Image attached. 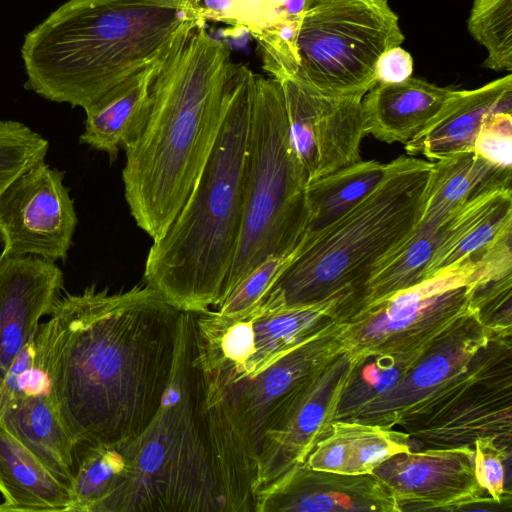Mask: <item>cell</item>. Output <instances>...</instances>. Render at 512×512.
Segmentation results:
<instances>
[{"label": "cell", "mask_w": 512, "mask_h": 512, "mask_svg": "<svg viewBox=\"0 0 512 512\" xmlns=\"http://www.w3.org/2000/svg\"><path fill=\"white\" fill-rule=\"evenodd\" d=\"M393 493L400 512L494 510L478 483L474 448H425L398 453L373 472Z\"/></svg>", "instance_id": "obj_14"}, {"label": "cell", "mask_w": 512, "mask_h": 512, "mask_svg": "<svg viewBox=\"0 0 512 512\" xmlns=\"http://www.w3.org/2000/svg\"><path fill=\"white\" fill-rule=\"evenodd\" d=\"M404 35L388 0H313L296 40L293 77L329 97L363 98L375 66Z\"/></svg>", "instance_id": "obj_8"}, {"label": "cell", "mask_w": 512, "mask_h": 512, "mask_svg": "<svg viewBox=\"0 0 512 512\" xmlns=\"http://www.w3.org/2000/svg\"><path fill=\"white\" fill-rule=\"evenodd\" d=\"M356 357L343 350L275 402L259 441L257 493L306 458L331 430Z\"/></svg>", "instance_id": "obj_10"}, {"label": "cell", "mask_w": 512, "mask_h": 512, "mask_svg": "<svg viewBox=\"0 0 512 512\" xmlns=\"http://www.w3.org/2000/svg\"><path fill=\"white\" fill-rule=\"evenodd\" d=\"M387 169L388 163L360 160L309 182L306 233L325 227L357 205L379 185Z\"/></svg>", "instance_id": "obj_30"}, {"label": "cell", "mask_w": 512, "mask_h": 512, "mask_svg": "<svg viewBox=\"0 0 512 512\" xmlns=\"http://www.w3.org/2000/svg\"><path fill=\"white\" fill-rule=\"evenodd\" d=\"M313 0H193L199 20L244 29L255 39L262 68L278 80L297 69L296 40Z\"/></svg>", "instance_id": "obj_19"}, {"label": "cell", "mask_w": 512, "mask_h": 512, "mask_svg": "<svg viewBox=\"0 0 512 512\" xmlns=\"http://www.w3.org/2000/svg\"><path fill=\"white\" fill-rule=\"evenodd\" d=\"M491 332L476 313L469 316L434 341L393 390L367 405L351 421L393 428L463 370Z\"/></svg>", "instance_id": "obj_18"}, {"label": "cell", "mask_w": 512, "mask_h": 512, "mask_svg": "<svg viewBox=\"0 0 512 512\" xmlns=\"http://www.w3.org/2000/svg\"><path fill=\"white\" fill-rule=\"evenodd\" d=\"M201 379L211 466L224 512L254 511L259 452L255 433L229 391Z\"/></svg>", "instance_id": "obj_16"}, {"label": "cell", "mask_w": 512, "mask_h": 512, "mask_svg": "<svg viewBox=\"0 0 512 512\" xmlns=\"http://www.w3.org/2000/svg\"><path fill=\"white\" fill-rule=\"evenodd\" d=\"M512 227V189L486 192L463 206L441 228L424 279L475 258Z\"/></svg>", "instance_id": "obj_26"}, {"label": "cell", "mask_w": 512, "mask_h": 512, "mask_svg": "<svg viewBox=\"0 0 512 512\" xmlns=\"http://www.w3.org/2000/svg\"><path fill=\"white\" fill-rule=\"evenodd\" d=\"M183 311L148 285L66 293L35 338L36 364L75 451L137 438L168 385Z\"/></svg>", "instance_id": "obj_1"}, {"label": "cell", "mask_w": 512, "mask_h": 512, "mask_svg": "<svg viewBox=\"0 0 512 512\" xmlns=\"http://www.w3.org/2000/svg\"><path fill=\"white\" fill-rule=\"evenodd\" d=\"M64 275L51 260L0 254V417L30 383L40 320L61 296Z\"/></svg>", "instance_id": "obj_11"}, {"label": "cell", "mask_w": 512, "mask_h": 512, "mask_svg": "<svg viewBox=\"0 0 512 512\" xmlns=\"http://www.w3.org/2000/svg\"><path fill=\"white\" fill-rule=\"evenodd\" d=\"M295 254L296 248L268 256L238 283L216 311L222 315H236L253 308L272 288Z\"/></svg>", "instance_id": "obj_36"}, {"label": "cell", "mask_w": 512, "mask_h": 512, "mask_svg": "<svg viewBox=\"0 0 512 512\" xmlns=\"http://www.w3.org/2000/svg\"><path fill=\"white\" fill-rule=\"evenodd\" d=\"M477 267L469 258L357 312L344 322L345 350L364 356L427 348L476 313Z\"/></svg>", "instance_id": "obj_9"}, {"label": "cell", "mask_w": 512, "mask_h": 512, "mask_svg": "<svg viewBox=\"0 0 512 512\" xmlns=\"http://www.w3.org/2000/svg\"><path fill=\"white\" fill-rule=\"evenodd\" d=\"M348 458V423L335 420L330 432L315 445L304 463L316 470L347 474Z\"/></svg>", "instance_id": "obj_39"}, {"label": "cell", "mask_w": 512, "mask_h": 512, "mask_svg": "<svg viewBox=\"0 0 512 512\" xmlns=\"http://www.w3.org/2000/svg\"><path fill=\"white\" fill-rule=\"evenodd\" d=\"M167 56L133 73L85 108V128L79 137L80 143L105 152L111 161L121 149L133 144L148 121L152 85Z\"/></svg>", "instance_id": "obj_23"}, {"label": "cell", "mask_w": 512, "mask_h": 512, "mask_svg": "<svg viewBox=\"0 0 512 512\" xmlns=\"http://www.w3.org/2000/svg\"><path fill=\"white\" fill-rule=\"evenodd\" d=\"M131 441L75 451L68 512H103L128 471Z\"/></svg>", "instance_id": "obj_31"}, {"label": "cell", "mask_w": 512, "mask_h": 512, "mask_svg": "<svg viewBox=\"0 0 512 512\" xmlns=\"http://www.w3.org/2000/svg\"><path fill=\"white\" fill-rule=\"evenodd\" d=\"M471 36L486 48L482 66L512 70V0H473L467 20Z\"/></svg>", "instance_id": "obj_33"}, {"label": "cell", "mask_w": 512, "mask_h": 512, "mask_svg": "<svg viewBox=\"0 0 512 512\" xmlns=\"http://www.w3.org/2000/svg\"><path fill=\"white\" fill-rule=\"evenodd\" d=\"M198 25L192 0H68L25 36L26 87L85 109Z\"/></svg>", "instance_id": "obj_3"}, {"label": "cell", "mask_w": 512, "mask_h": 512, "mask_svg": "<svg viewBox=\"0 0 512 512\" xmlns=\"http://www.w3.org/2000/svg\"><path fill=\"white\" fill-rule=\"evenodd\" d=\"M65 172L40 161L0 194L2 253L65 260L78 223Z\"/></svg>", "instance_id": "obj_12"}, {"label": "cell", "mask_w": 512, "mask_h": 512, "mask_svg": "<svg viewBox=\"0 0 512 512\" xmlns=\"http://www.w3.org/2000/svg\"><path fill=\"white\" fill-rule=\"evenodd\" d=\"M512 340L507 341L451 407L411 437L424 448L473 446L493 437L505 448L512 440Z\"/></svg>", "instance_id": "obj_15"}, {"label": "cell", "mask_w": 512, "mask_h": 512, "mask_svg": "<svg viewBox=\"0 0 512 512\" xmlns=\"http://www.w3.org/2000/svg\"><path fill=\"white\" fill-rule=\"evenodd\" d=\"M433 167L434 162L409 155L389 162L369 195L325 227L305 233L263 299L297 306L346 294L354 313L374 266L421 220Z\"/></svg>", "instance_id": "obj_5"}, {"label": "cell", "mask_w": 512, "mask_h": 512, "mask_svg": "<svg viewBox=\"0 0 512 512\" xmlns=\"http://www.w3.org/2000/svg\"><path fill=\"white\" fill-rule=\"evenodd\" d=\"M308 183L290 141L281 86L274 78L256 74L242 228L226 298L268 256L291 252L300 243L309 223Z\"/></svg>", "instance_id": "obj_7"}, {"label": "cell", "mask_w": 512, "mask_h": 512, "mask_svg": "<svg viewBox=\"0 0 512 512\" xmlns=\"http://www.w3.org/2000/svg\"><path fill=\"white\" fill-rule=\"evenodd\" d=\"M473 152L496 166L512 169V112H495L483 119Z\"/></svg>", "instance_id": "obj_38"}, {"label": "cell", "mask_w": 512, "mask_h": 512, "mask_svg": "<svg viewBox=\"0 0 512 512\" xmlns=\"http://www.w3.org/2000/svg\"><path fill=\"white\" fill-rule=\"evenodd\" d=\"M349 458L347 474H370L392 456L412 451L414 439L405 431L347 421Z\"/></svg>", "instance_id": "obj_34"}, {"label": "cell", "mask_w": 512, "mask_h": 512, "mask_svg": "<svg viewBox=\"0 0 512 512\" xmlns=\"http://www.w3.org/2000/svg\"><path fill=\"white\" fill-rule=\"evenodd\" d=\"M255 79L246 65L233 64L226 114L210 155L185 204L146 258V285L184 312H205L226 298L242 228Z\"/></svg>", "instance_id": "obj_4"}, {"label": "cell", "mask_w": 512, "mask_h": 512, "mask_svg": "<svg viewBox=\"0 0 512 512\" xmlns=\"http://www.w3.org/2000/svg\"><path fill=\"white\" fill-rule=\"evenodd\" d=\"M230 49L205 25L164 59L139 138L125 150L124 195L137 226L154 241L192 192L223 123L231 92Z\"/></svg>", "instance_id": "obj_2"}, {"label": "cell", "mask_w": 512, "mask_h": 512, "mask_svg": "<svg viewBox=\"0 0 512 512\" xmlns=\"http://www.w3.org/2000/svg\"><path fill=\"white\" fill-rule=\"evenodd\" d=\"M500 111L512 112L510 73L479 88L460 90L420 133L405 143V151L432 162L473 152L483 119Z\"/></svg>", "instance_id": "obj_22"}, {"label": "cell", "mask_w": 512, "mask_h": 512, "mask_svg": "<svg viewBox=\"0 0 512 512\" xmlns=\"http://www.w3.org/2000/svg\"><path fill=\"white\" fill-rule=\"evenodd\" d=\"M0 423L70 488L75 471V443L48 388L30 387L19 392L5 408Z\"/></svg>", "instance_id": "obj_25"}, {"label": "cell", "mask_w": 512, "mask_h": 512, "mask_svg": "<svg viewBox=\"0 0 512 512\" xmlns=\"http://www.w3.org/2000/svg\"><path fill=\"white\" fill-rule=\"evenodd\" d=\"M0 492V511H69V487L1 423Z\"/></svg>", "instance_id": "obj_28"}, {"label": "cell", "mask_w": 512, "mask_h": 512, "mask_svg": "<svg viewBox=\"0 0 512 512\" xmlns=\"http://www.w3.org/2000/svg\"><path fill=\"white\" fill-rule=\"evenodd\" d=\"M439 231L417 224L402 242L391 249L374 266L362 286L353 315L424 280Z\"/></svg>", "instance_id": "obj_29"}, {"label": "cell", "mask_w": 512, "mask_h": 512, "mask_svg": "<svg viewBox=\"0 0 512 512\" xmlns=\"http://www.w3.org/2000/svg\"><path fill=\"white\" fill-rule=\"evenodd\" d=\"M412 72V56L399 45L379 57L375 66V79L377 84L400 83L411 77Z\"/></svg>", "instance_id": "obj_40"}, {"label": "cell", "mask_w": 512, "mask_h": 512, "mask_svg": "<svg viewBox=\"0 0 512 512\" xmlns=\"http://www.w3.org/2000/svg\"><path fill=\"white\" fill-rule=\"evenodd\" d=\"M344 322H335L295 347L253 378L222 386L237 401L259 441L277 400L345 350Z\"/></svg>", "instance_id": "obj_21"}, {"label": "cell", "mask_w": 512, "mask_h": 512, "mask_svg": "<svg viewBox=\"0 0 512 512\" xmlns=\"http://www.w3.org/2000/svg\"><path fill=\"white\" fill-rule=\"evenodd\" d=\"M459 92L413 77L400 83L376 84L362 99L366 135L405 144Z\"/></svg>", "instance_id": "obj_24"}, {"label": "cell", "mask_w": 512, "mask_h": 512, "mask_svg": "<svg viewBox=\"0 0 512 512\" xmlns=\"http://www.w3.org/2000/svg\"><path fill=\"white\" fill-rule=\"evenodd\" d=\"M254 512H400L391 490L373 473L341 474L291 468L261 489Z\"/></svg>", "instance_id": "obj_17"}, {"label": "cell", "mask_w": 512, "mask_h": 512, "mask_svg": "<svg viewBox=\"0 0 512 512\" xmlns=\"http://www.w3.org/2000/svg\"><path fill=\"white\" fill-rule=\"evenodd\" d=\"M277 81L290 141L309 182L361 160L360 144L366 136L363 98L325 96L293 76Z\"/></svg>", "instance_id": "obj_13"}, {"label": "cell", "mask_w": 512, "mask_h": 512, "mask_svg": "<svg viewBox=\"0 0 512 512\" xmlns=\"http://www.w3.org/2000/svg\"><path fill=\"white\" fill-rule=\"evenodd\" d=\"M193 317L181 314L168 385L154 417L131 440L124 482L103 512H224L193 363Z\"/></svg>", "instance_id": "obj_6"}, {"label": "cell", "mask_w": 512, "mask_h": 512, "mask_svg": "<svg viewBox=\"0 0 512 512\" xmlns=\"http://www.w3.org/2000/svg\"><path fill=\"white\" fill-rule=\"evenodd\" d=\"M193 1V0H192Z\"/></svg>", "instance_id": "obj_41"}, {"label": "cell", "mask_w": 512, "mask_h": 512, "mask_svg": "<svg viewBox=\"0 0 512 512\" xmlns=\"http://www.w3.org/2000/svg\"><path fill=\"white\" fill-rule=\"evenodd\" d=\"M249 311L252 355L242 380L255 377L327 326L347 321L353 312V300L346 294L297 306H281L261 300Z\"/></svg>", "instance_id": "obj_20"}, {"label": "cell", "mask_w": 512, "mask_h": 512, "mask_svg": "<svg viewBox=\"0 0 512 512\" xmlns=\"http://www.w3.org/2000/svg\"><path fill=\"white\" fill-rule=\"evenodd\" d=\"M427 348L411 354L354 355L356 361L342 391L335 420L351 421L367 405L393 390Z\"/></svg>", "instance_id": "obj_32"}, {"label": "cell", "mask_w": 512, "mask_h": 512, "mask_svg": "<svg viewBox=\"0 0 512 512\" xmlns=\"http://www.w3.org/2000/svg\"><path fill=\"white\" fill-rule=\"evenodd\" d=\"M474 470L478 483L498 504H511V489L506 476L511 448L499 445L493 437L474 441Z\"/></svg>", "instance_id": "obj_37"}, {"label": "cell", "mask_w": 512, "mask_h": 512, "mask_svg": "<svg viewBox=\"0 0 512 512\" xmlns=\"http://www.w3.org/2000/svg\"><path fill=\"white\" fill-rule=\"evenodd\" d=\"M49 141L25 124L0 121V194L22 172L45 160Z\"/></svg>", "instance_id": "obj_35"}, {"label": "cell", "mask_w": 512, "mask_h": 512, "mask_svg": "<svg viewBox=\"0 0 512 512\" xmlns=\"http://www.w3.org/2000/svg\"><path fill=\"white\" fill-rule=\"evenodd\" d=\"M511 181L512 169L496 166L474 152L434 161L418 224L440 229L467 203L486 192L511 188Z\"/></svg>", "instance_id": "obj_27"}]
</instances>
